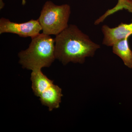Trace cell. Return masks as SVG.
Segmentation results:
<instances>
[{
    "label": "cell",
    "instance_id": "cell-1",
    "mask_svg": "<svg viewBox=\"0 0 132 132\" xmlns=\"http://www.w3.org/2000/svg\"><path fill=\"white\" fill-rule=\"evenodd\" d=\"M56 59L66 65L69 62L82 64L87 57H93L100 46L75 25L70 24L55 38Z\"/></svg>",
    "mask_w": 132,
    "mask_h": 132
},
{
    "label": "cell",
    "instance_id": "cell-2",
    "mask_svg": "<svg viewBox=\"0 0 132 132\" xmlns=\"http://www.w3.org/2000/svg\"><path fill=\"white\" fill-rule=\"evenodd\" d=\"M55 39L42 33L34 38L27 49L19 53V62L28 70L41 69L49 67L56 59Z\"/></svg>",
    "mask_w": 132,
    "mask_h": 132
},
{
    "label": "cell",
    "instance_id": "cell-3",
    "mask_svg": "<svg viewBox=\"0 0 132 132\" xmlns=\"http://www.w3.org/2000/svg\"><path fill=\"white\" fill-rule=\"evenodd\" d=\"M71 12L68 4L57 5L51 1L46 2L38 19L43 33L56 36L64 31L69 26Z\"/></svg>",
    "mask_w": 132,
    "mask_h": 132
},
{
    "label": "cell",
    "instance_id": "cell-4",
    "mask_svg": "<svg viewBox=\"0 0 132 132\" xmlns=\"http://www.w3.org/2000/svg\"><path fill=\"white\" fill-rule=\"evenodd\" d=\"M41 30L42 28L38 19H32L22 23L12 22L5 18L0 19L1 34L3 33H12L21 37H30L32 38L39 35Z\"/></svg>",
    "mask_w": 132,
    "mask_h": 132
},
{
    "label": "cell",
    "instance_id": "cell-5",
    "mask_svg": "<svg viewBox=\"0 0 132 132\" xmlns=\"http://www.w3.org/2000/svg\"><path fill=\"white\" fill-rule=\"evenodd\" d=\"M101 31L104 35L102 43L107 46H112L119 41L129 38L132 35V19L129 24L121 22L117 27L111 28L106 25L102 27Z\"/></svg>",
    "mask_w": 132,
    "mask_h": 132
},
{
    "label": "cell",
    "instance_id": "cell-6",
    "mask_svg": "<svg viewBox=\"0 0 132 132\" xmlns=\"http://www.w3.org/2000/svg\"><path fill=\"white\" fill-rule=\"evenodd\" d=\"M62 96L61 88L53 84L43 92L39 97L42 104L47 106L49 111H52L60 107Z\"/></svg>",
    "mask_w": 132,
    "mask_h": 132
},
{
    "label": "cell",
    "instance_id": "cell-7",
    "mask_svg": "<svg viewBox=\"0 0 132 132\" xmlns=\"http://www.w3.org/2000/svg\"><path fill=\"white\" fill-rule=\"evenodd\" d=\"M31 80L33 92L38 97L53 84V81L50 79L43 73L41 69L32 71Z\"/></svg>",
    "mask_w": 132,
    "mask_h": 132
},
{
    "label": "cell",
    "instance_id": "cell-8",
    "mask_svg": "<svg viewBox=\"0 0 132 132\" xmlns=\"http://www.w3.org/2000/svg\"><path fill=\"white\" fill-rule=\"evenodd\" d=\"M129 38L119 41L112 46L113 53L120 57L126 66L132 68V51L129 45Z\"/></svg>",
    "mask_w": 132,
    "mask_h": 132
},
{
    "label": "cell",
    "instance_id": "cell-9",
    "mask_svg": "<svg viewBox=\"0 0 132 132\" xmlns=\"http://www.w3.org/2000/svg\"><path fill=\"white\" fill-rule=\"evenodd\" d=\"M124 9L132 13V0H118V3L114 7L107 10L103 15L95 21V25H98L103 22L109 15Z\"/></svg>",
    "mask_w": 132,
    "mask_h": 132
},
{
    "label": "cell",
    "instance_id": "cell-10",
    "mask_svg": "<svg viewBox=\"0 0 132 132\" xmlns=\"http://www.w3.org/2000/svg\"><path fill=\"white\" fill-rule=\"evenodd\" d=\"M5 3L3 1V0H0V9L1 10L4 7Z\"/></svg>",
    "mask_w": 132,
    "mask_h": 132
}]
</instances>
